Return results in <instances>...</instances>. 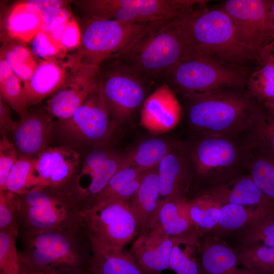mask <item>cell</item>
Wrapping results in <instances>:
<instances>
[{
  "label": "cell",
  "instance_id": "cell-32",
  "mask_svg": "<svg viewBox=\"0 0 274 274\" xmlns=\"http://www.w3.org/2000/svg\"><path fill=\"white\" fill-rule=\"evenodd\" d=\"M6 28L12 39L22 42H31L41 30L39 14L26 10L17 3L9 12Z\"/></svg>",
  "mask_w": 274,
  "mask_h": 274
},
{
  "label": "cell",
  "instance_id": "cell-50",
  "mask_svg": "<svg viewBox=\"0 0 274 274\" xmlns=\"http://www.w3.org/2000/svg\"><path fill=\"white\" fill-rule=\"evenodd\" d=\"M268 16L274 35V0L268 1Z\"/></svg>",
  "mask_w": 274,
  "mask_h": 274
},
{
  "label": "cell",
  "instance_id": "cell-5",
  "mask_svg": "<svg viewBox=\"0 0 274 274\" xmlns=\"http://www.w3.org/2000/svg\"><path fill=\"white\" fill-rule=\"evenodd\" d=\"M19 196L18 233L70 227L82 222L84 205L72 186L35 188Z\"/></svg>",
  "mask_w": 274,
  "mask_h": 274
},
{
  "label": "cell",
  "instance_id": "cell-45",
  "mask_svg": "<svg viewBox=\"0 0 274 274\" xmlns=\"http://www.w3.org/2000/svg\"><path fill=\"white\" fill-rule=\"evenodd\" d=\"M50 34L67 51L81 45L82 33L78 23L73 18L57 27Z\"/></svg>",
  "mask_w": 274,
  "mask_h": 274
},
{
  "label": "cell",
  "instance_id": "cell-30",
  "mask_svg": "<svg viewBox=\"0 0 274 274\" xmlns=\"http://www.w3.org/2000/svg\"><path fill=\"white\" fill-rule=\"evenodd\" d=\"M221 205L202 193L187 202V210L193 228L201 238L217 224Z\"/></svg>",
  "mask_w": 274,
  "mask_h": 274
},
{
  "label": "cell",
  "instance_id": "cell-43",
  "mask_svg": "<svg viewBox=\"0 0 274 274\" xmlns=\"http://www.w3.org/2000/svg\"><path fill=\"white\" fill-rule=\"evenodd\" d=\"M112 153L104 149H96L86 155L75 179V187L79 195L97 169Z\"/></svg>",
  "mask_w": 274,
  "mask_h": 274
},
{
  "label": "cell",
  "instance_id": "cell-3",
  "mask_svg": "<svg viewBox=\"0 0 274 274\" xmlns=\"http://www.w3.org/2000/svg\"><path fill=\"white\" fill-rule=\"evenodd\" d=\"M175 19L147 23L111 59L125 65L148 83L163 80L167 72L187 52Z\"/></svg>",
  "mask_w": 274,
  "mask_h": 274
},
{
  "label": "cell",
  "instance_id": "cell-21",
  "mask_svg": "<svg viewBox=\"0 0 274 274\" xmlns=\"http://www.w3.org/2000/svg\"><path fill=\"white\" fill-rule=\"evenodd\" d=\"M67 62L43 60L30 78L23 83L26 107L37 104L55 93L63 84L67 76Z\"/></svg>",
  "mask_w": 274,
  "mask_h": 274
},
{
  "label": "cell",
  "instance_id": "cell-47",
  "mask_svg": "<svg viewBox=\"0 0 274 274\" xmlns=\"http://www.w3.org/2000/svg\"><path fill=\"white\" fill-rule=\"evenodd\" d=\"M42 31L51 33L57 27L69 20L72 17L65 7H50L39 14Z\"/></svg>",
  "mask_w": 274,
  "mask_h": 274
},
{
  "label": "cell",
  "instance_id": "cell-17",
  "mask_svg": "<svg viewBox=\"0 0 274 274\" xmlns=\"http://www.w3.org/2000/svg\"><path fill=\"white\" fill-rule=\"evenodd\" d=\"M12 133L19 158H34L46 149L52 129V118L47 113L25 112Z\"/></svg>",
  "mask_w": 274,
  "mask_h": 274
},
{
  "label": "cell",
  "instance_id": "cell-9",
  "mask_svg": "<svg viewBox=\"0 0 274 274\" xmlns=\"http://www.w3.org/2000/svg\"><path fill=\"white\" fill-rule=\"evenodd\" d=\"M92 247L124 249L138 236L137 221L129 201L96 203L82 213Z\"/></svg>",
  "mask_w": 274,
  "mask_h": 274
},
{
  "label": "cell",
  "instance_id": "cell-40",
  "mask_svg": "<svg viewBox=\"0 0 274 274\" xmlns=\"http://www.w3.org/2000/svg\"><path fill=\"white\" fill-rule=\"evenodd\" d=\"M240 246L262 243L274 247V211L236 232Z\"/></svg>",
  "mask_w": 274,
  "mask_h": 274
},
{
  "label": "cell",
  "instance_id": "cell-22",
  "mask_svg": "<svg viewBox=\"0 0 274 274\" xmlns=\"http://www.w3.org/2000/svg\"><path fill=\"white\" fill-rule=\"evenodd\" d=\"M157 168L161 199H187L190 174L187 157L183 152L176 147L161 160Z\"/></svg>",
  "mask_w": 274,
  "mask_h": 274
},
{
  "label": "cell",
  "instance_id": "cell-27",
  "mask_svg": "<svg viewBox=\"0 0 274 274\" xmlns=\"http://www.w3.org/2000/svg\"><path fill=\"white\" fill-rule=\"evenodd\" d=\"M144 173L133 166L120 169L95 197L91 207L102 202L130 201L138 189Z\"/></svg>",
  "mask_w": 274,
  "mask_h": 274
},
{
  "label": "cell",
  "instance_id": "cell-24",
  "mask_svg": "<svg viewBox=\"0 0 274 274\" xmlns=\"http://www.w3.org/2000/svg\"><path fill=\"white\" fill-rule=\"evenodd\" d=\"M157 167L145 172L129 203L135 216L138 235L147 232L161 200Z\"/></svg>",
  "mask_w": 274,
  "mask_h": 274
},
{
  "label": "cell",
  "instance_id": "cell-48",
  "mask_svg": "<svg viewBox=\"0 0 274 274\" xmlns=\"http://www.w3.org/2000/svg\"><path fill=\"white\" fill-rule=\"evenodd\" d=\"M26 10L39 14L44 9L50 7H65L67 1L60 0H29L18 3Z\"/></svg>",
  "mask_w": 274,
  "mask_h": 274
},
{
  "label": "cell",
  "instance_id": "cell-7",
  "mask_svg": "<svg viewBox=\"0 0 274 274\" xmlns=\"http://www.w3.org/2000/svg\"><path fill=\"white\" fill-rule=\"evenodd\" d=\"M202 0H88L81 6L90 18L146 24L175 19L206 4Z\"/></svg>",
  "mask_w": 274,
  "mask_h": 274
},
{
  "label": "cell",
  "instance_id": "cell-35",
  "mask_svg": "<svg viewBox=\"0 0 274 274\" xmlns=\"http://www.w3.org/2000/svg\"><path fill=\"white\" fill-rule=\"evenodd\" d=\"M37 186L36 158H19L11 169L2 191L22 195Z\"/></svg>",
  "mask_w": 274,
  "mask_h": 274
},
{
  "label": "cell",
  "instance_id": "cell-1",
  "mask_svg": "<svg viewBox=\"0 0 274 274\" xmlns=\"http://www.w3.org/2000/svg\"><path fill=\"white\" fill-rule=\"evenodd\" d=\"M19 273H91L92 250L83 222L74 226L18 233Z\"/></svg>",
  "mask_w": 274,
  "mask_h": 274
},
{
  "label": "cell",
  "instance_id": "cell-44",
  "mask_svg": "<svg viewBox=\"0 0 274 274\" xmlns=\"http://www.w3.org/2000/svg\"><path fill=\"white\" fill-rule=\"evenodd\" d=\"M33 54L44 60H58L67 50L50 33L40 31L31 42Z\"/></svg>",
  "mask_w": 274,
  "mask_h": 274
},
{
  "label": "cell",
  "instance_id": "cell-42",
  "mask_svg": "<svg viewBox=\"0 0 274 274\" xmlns=\"http://www.w3.org/2000/svg\"><path fill=\"white\" fill-rule=\"evenodd\" d=\"M21 202L19 196L0 191V230H18Z\"/></svg>",
  "mask_w": 274,
  "mask_h": 274
},
{
  "label": "cell",
  "instance_id": "cell-10",
  "mask_svg": "<svg viewBox=\"0 0 274 274\" xmlns=\"http://www.w3.org/2000/svg\"><path fill=\"white\" fill-rule=\"evenodd\" d=\"M231 19L236 40L259 63L269 55L274 44L267 0H228L222 8Z\"/></svg>",
  "mask_w": 274,
  "mask_h": 274
},
{
  "label": "cell",
  "instance_id": "cell-2",
  "mask_svg": "<svg viewBox=\"0 0 274 274\" xmlns=\"http://www.w3.org/2000/svg\"><path fill=\"white\" fill-rule=\"evenodd\" d=\"M204 5L175 19L187 47L186 54L241 66L253 60L238 43L228 14L223 9L210 10Z\"/></svg>",
  "mask_w": 274,
  "mask_h": 274
},
{
  "label": "cell",
  "instance_id": "cell-39",
  "mask_svg": "<svg viewBox=\"0 0 274 274\" xmlns=\"http://www.w3.org/2000/svg\"><path fill=\"white\" fill-rule=\"evenodd\" d=\"M246 167L257 186L274 204V159L251 152Z\"/></svg>",
  "mask_w": 274,
  "mask_h": 274
},
{
  "label": "cell",
  "instance_id": "cell-25",
  "mask_svg": "<svg viewBox=\"0 0 274 274\" xmlns=\"http://www.w3.org/2000/svg\"><path fill=\"white\" fill-rule=\"evenodd\" d=\"M273 211L233 204L222 205L217 224L206 235L221 239L227 235L237 232Z\"/></svg>",
  "mask_w": 274,
  "mask_h": 274
},
{
  "label": "cell",
  "instance_id": "cell-52",
  "mask_svg": "<svg viewBox=\"0 0 274 274\" xmlns=\"http://www.w3.org/2000/svg\"><path fill=\"white\" fill-rule=\"evenodd\" d=\"M19 274H65V273H51V272H38V273H19ZM71 274H91L88 272H81Z\"/></svg>",
  "mask_w": 274,
  "mask_h": 274
},
{
  "label": "cell",
  "instance_id": "cell-13",
  "mask_svg": "<svg viewBox=\"0 0 274 274\" xmlns=\"http://www.w3.org/2000/svg\"><path fill=\"white\" fill-rule=\"evenodd\" d=\"M100 85L68 119L60 121L61 131L78 143L100 144L110 139L115 128Z\"/></svg>",
  "mask_w": 274,
  "mask_h": 274
},
{
  "label": "cell",
  "instance_id": "cell-18",
  "mask_svg": "<svg viewBox=\"0 0 274 274\" xmlns=\"http://www.w3.org/2000/svg\"><path fill=\"white\" fill-rule=\"evenodd\" d=\"M175 237L155 229L139 235L129 251L139 264L151 274L169 269V262Z\"/></svg>",
  "mask_w": 274,
  "mask_h": 274
},
{
  "label": "cell",
  "instance_id": "cell-46",
  "mask_svg": "<svg viewBox=\"0 0 274 274\" xmlns=\"http://www.w3.org/2000/svg\"><path fill=\"white\" fill-rule=\"evenodd\" d=\"M19 158L17 152L12 141L6 134L2 133L0 141V191L3 189L11 169Z\"/></svg>",
  "mask_w": 274,
  "mask_h": 274
},
{
  "label": "cell",
  "instance_id": "cell-20",
  "mask_svg": "<svg viewBox=\"0 0 274 274\" xmlns=\"http://www.w3.org/2000/svg\"><path fill=\"white\" fill-rule=\"evenodd\" d=\"M203 193L222 205L233 204L274 210V204L265 196L248 174L210 186Z\"/></svg>",
  "mask_w": 274,
  "mask_h": 274
},
{
  "label": "cell",
  "instance_id": "cell-29",
  "mask_svg": "<svg viewBox=\"0 0 274 274\" xmlns=\"http://www.w3.org/2000/svg\"><path fill=\"white\" fill-rule=\"evenodd\" d=\"M176 147L171 142L161 138L145 140L127 153L129 166L143 172L157 167L161 160Z\"/></svg>",
  "mask_w": 274,
  "mask_h": 274
},
{
  "label": "cell",
  "instance_id": "cell-4",
  "mask_svg": "<svg viewBox=\"0 0 274 274\" xmlns=\"http://www.w3.org/2000/svg\"><path fill=\"white\" fill-rule=\"evenodd\" d=\"M228 88L186 97L191 127L202 135L236 138L249 132L262 107L247 93Z\"/></svg>",
  "mask_w": 274,
  "mask_h": 274
},
{
  "label": "cell",
  "instance_id": "cell-14",
  "mask_svg": "<svg viewBox=\"0 0 274 274\" xmlns=\"http://www.w3.org/2000/svg\"><path fill=\"white\" fill-rule=\"evenodd\" d=\"M68 70L62 86L47 101L45 110L53 119H69L99 84L100 67L67 63Z\"/></svg>",
  "mask_w": 274,
  "mask_h": 274
},
{
  "label": "cell",
  "instance_id": "cell-41",
  "mask_svg": "<svg viewBox=\"0 0 274 274\" xmlns=\"http://www.w3.org/2000/svg\"><path fill=\"white\" fill-rule=\"evenodd\" d=\"M18 230H0V274H19Z\"/></svg>",
  "mask_w": 274,
  "mask_h": 274
},
{
  "label": "cell",
  "instance_id": "cell-49",
  "mask_svg": "<svg viewBox=\"0 0 274 274\" xmlns=\"http://www.w3.org/2000/svg\"><path fill=\"white\" fill-rule=\"evenodd\" d=\"M17 121L12 120L9 106L1 98L0 125L2 133L11 132L15 127Z\"/></svg>",
  "mask_w": 274,
  "mask_h": 274
},
{
  "label": "cell",
  "instance_id": "cell-15",
  "mask_svg": "<svg viewBox=\"0 0 274 274\" xmlns=\"http://www.w3.org/2000/svg\"><path fill=\"white\" fill-rule=\"evenodd\" d=\"M79 156L66 147L45 149L36 158V188L59 189L74 184Z\"/></svg>",
  "mask_w": 274,
  "mask_h": 274
},
{
  "label": "cell",
  "instance_id": "cell-12",
  "mask_svg": "<svg viewBox=\"0 0 274 274\" xmlns=\"http://www.w3.org/2000/svg\"><path fill=\"white\" fill-rule=\"evenodd\" d=\"M100 68L99 85L111 117L115 121L127 119L144 101L149 83L114 59Z\"/></svg>",
  "mask_w": 274,
  "mask_h": 274
},
{
  "label": "cell",
  "instance_id": "cell-34",
  "mask_svg": "<svg viewBox=\"0 0 274 274\" xmlns=\"http://www.w3.org/2000/svg\"><path fill=\"white\" fill-rule=\"evenodd\" d=\"M5 58L0 57V91L2 99L20 116L26 112L23 85Z\"/></svg>",
  "mask_w": 274,
  "mask_h": 274
},
{
  "label": "cell",
  "instance_id": "cell-37",
  "mask_svg": "<svg viewBox=\"0 0 274 274\" xmlns=\"http://www.w3.org/2000/svg\"><path fill=\"white\" fill-rule=\"evenodd\" d=\"M33 55L29 48L18 43L5 45L1 51V55L23 83L30 78L38 64Z\"/></svg>",
  "mask_w": 274,
  "mask_h": 274
},
{
  "label": "cell",
  "instance_id": "cell-11",
  "mask_svg": "<svg viewBox=\"0 0 274 274\" xmlns=\"http://www.w3.org/2000/svg\"><path fill=\"white\" fill-rule=\"evenodd\" d=\"M146 24L90 18L82 33L80 48L69 61L100 67L124 49Z\"/></svg>",
  "mask_w": 274,
  "mask_h": 274
},
{
  "label": "cell",
  "instance_id": "cell-53",
  "mask_svg": "<svg viewBox=\"0 0 274 274\" xmlns=\"http://www.w3.org/2000/svg\"><path fill=\"white\" fill-rule=\"evenodd\" d=\"M268 59H271L274 60V44H273V48H272V49L271 50V51L270 52V56H269V57H268Z\"/></svg>",
  "mask_w": 274,
  "mask_h": 274
},
{
  "label": "cell",
  "instance_id": "cell-8",
  "mask_svg": "<svg viewBox=\"0 0 274 274\" xmlns=\"http://www.w3.org/2000/svg\"><path fill=\"white\" fill-rule=\"evenodd\" d=\"M251 154L245 143L236 138L202 135L192 149L191 159L196 175L211 186L238 176Z\"/></svg>",
  "mask_w": 274,
  "mask_h": 274
},
{
  "label": "cell",
  "instance_id": "cell-16",
  "mask_svg": "<svg viewBox=\"0 0 274 274\" xmlns=\"http://www.w3.org/2000/svg\"><path fill=\"white\" fill-rule=\"evenodd\" d=\"M181 113L180 105L173 90L164 83L143 102L140 124L152 134H162L176 126Z\"/></svg>",
  "mask_w": 274,
  "mask_h": 274
},
{
  "label": "cell",
  "instance_id": "cell-23",
  "mask_svg": "<svg viewBox=\"0 0 274 274\" xmlns=\"http://www.w3.org/2000/svg\"><path fill=\"white\" fill-rule=\"evenodd\" d=\"M188 200L184 198L161 199L149 230H157L172 237L196 233L188 213Z\"/></svg>",
  "mask_w": 274,
  "mask_h": 274
},
{
  "label": "cell",
  "instance_id": "cell-36",
  "mask_svg": "<svg viewBox=\"0 0 274 274\" xmlns=\"http://www.w3.org/2000/svg\"><path fill=\"white\" fill-rule=\"evenodd\" d=\"M248 77L247 93L259 105L274 97V60L268 59Z\"/></svg>",
  "mask_w": 274,
  "mask_h": 274
},
{
  "label": "cell",
  "instance_id": "cell-33",
  "mask_svg": "<svg viewBox=\"0 0 274 274\" xmlns=\"http://www.w3.org/2000/svg\"><path fill=\"white\" fill-rule=\"evenodd\" d=\"M245 143L256 154L274 159V117L267 114L263 108L249 131Z\"/></svg>",
  "mask_w": 274,
  "mask_h": 274
},
{
  "label": "cell",
  "instance_id": "cell-26",
  "mask_svg": "<svg viewBox=\"0 0 274 274\" xmlns=\"http://www.w3.org/2000/svg\"><path fill=\"white\" fill-rule=\"evenodd\" d=\"M92 250L91 274H151L124 249L92 247Z\"/></svg>",
  "mask_w": 274,
  "mask_h": 274
},
{
  "label": "cell",
  "instance_id": "cell-38",
  "mask_svg": "<svg viewBox=\"0 0 274 274\" xmlns=\"http://www.w3.org/2000/svg\"><path fill=\"white\" fill-rule=\"evenodd\" d=\"M243 267L263 274H268L274 268V247L262 243L239 246L236 248Z\"/></svg>",
  "mask_w": 274,
  "mask_h": 274
},
{
  "label": "cell",
  "instance_id": "cell-28",
  "mask_svg": "<svg viewBox=\"0 0 274 274\" xmlns=\"http://www.w3.org/2000/svg\"><path fill=\"white\" fill-rule=\"evenodd\" d=\"M199 243L200 238L195 233L175 237L169 269L176 274H200Z\"/></svg>",
  "mask_w": 274,
  "mask_h": 274
},
{
  "label": "cell",
  "instance_id": "cell-51",
  "mask_svg": "<svg viewBox=\"0 0 274 274\" xmlns=\"http://www.w3.org/2000/svg\"><path fill=\"white\" fill-rule=\"evenodd\" d=\"M263 109L269 115L274 117V97L263 104Z\"/></svg>",
  "mask_w": 274,
  "mask_h": 274
},
{
  "label": "cell",
  "instance_id": "cell-19",
  "mask_svg": "<svg viewBox=\"0 0 274 274\" xmlns=\"http://www.w3.org/2000/svg\"><path fill=\"white\" fill-rule=\"evenodd\" d=\"M198 250L200 274H263L239 268L242 264L236 249L221 239L203 236L200 238Z\"/></svg>",
  "mask_w": 274,
  "mask_h": 274
},
{
  "label": "cell",
  "instance_id": "cell-31",
  "mask_svg": "<svg viewBox=\"0 0 274 274\" xmlns=\"http://www.w3.org/2000/svg\"><path fill=\"white\" fill-rule=\"evenodd\" d=\"M129 166L127 153H113L101 165L80 193L85 209L89 208L95 197L104 189L109 180L120 169Z\"/></svg>",
  "mask_w": 274,
  "mask_h": 274
},
{
  "label": "cell",
  "instance_id": "cell-6",
  "mask_svg": "<svg viewBox=\"0 0 274 274\" xmlns=\"http://www.w3.org/2000/svg\"><path fill=\"white\" fill-rule=\"evenodd\" d=\"M249 76L243 66L222 63L204 57L186 54L163 80L185 97L228 88H239Z\"/></svg>",
  "mask_w": 274,
  "mask_h": 274
}]
</instances>
